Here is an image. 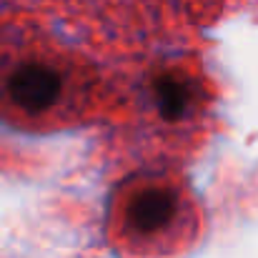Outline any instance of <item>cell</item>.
I'll list each match as a JSON object with an SVG mask.
<instances>
[{
	"instance_id": "6da1fadb",
	"label": "cell",
	"mask_w": 258,
	"mask_h": 258,
	"mask_svg": "<svg viewBox=\"0 0 258 258\" xmlns=\"http://www.w3.org/2000/svg\"><path fill=\"white\" fill-rule=\"evenodd\" d=\"M8 88H10L13 100L23 110L40 113V110H48L58 100V95H60V76L53 68L30 63V66H23V68H18L13 73Z\"/></svg>"
},
{
	"instance_id": "3957f363",
	"label": "cell",
	"mask_w": 258,
	"mask_h": 258,
	"mask_svg": "<svg viewBox=\"0 0 258 258\" xmlns=\"http://www.w3.org/2000/svg\"><path fill=\"white\" fill-rule=\"evenodd\" d=\"M156 98H158L161 115L166 120H178L183 115V110H185V103H188L185 86L180 81L171 78V76L158 78V83H156Z\"/></svg>"
},
{
	"instance_id": "7a4b0ae2",
	"label": "cell",
	"mask_w": 258,
	"mask_h": 258,
	"mask_svg": "<svg viewBox=\"0 0 258 258\" xmlns=\"http://www.w3.org/2000/svg\"><path fill=\"white\" fill-rule=\"evenodd\" d=\"M173 211H175V196L171 190L163 188H153L141 193L133 206H131V221L138 231H156L161 226H166L171 221Z\"/></svg>"
}]
</instances>
